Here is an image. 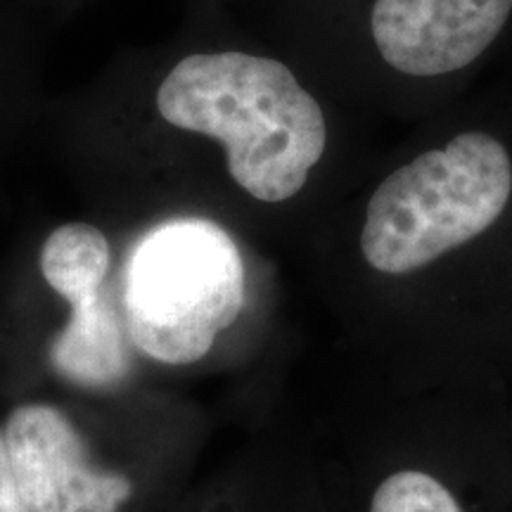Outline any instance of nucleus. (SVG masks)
Segmentation results:
<instances>
[{
	"label": "nucleus",
	"mask_w": 512,
	"mask_h": 512,
	"mask_svg": "<svg viewBox=\"0 0 512 512\" xmlns=\"http://www.w3.org/2000/svg\"><path fill=\"white\" fill-rule=\"evenodd\" d=\"M157 110L183 131L219 140L233 181L268 204L304 188L328 143L320 105L271 57H185L159 86Z\"/></svg>",
	"instance_id": "f257e3e1"
},
{
	"label": "nucleus",
	"mask_w": 512,
	"mask_h": 512,
	"mask_svg": "<svg viewBox=\"0 0 512 512\" xmlns=\"http://www.w3.org/2000/svg\"><path fill=\"white\" fill-rule=\"evenodd\" d=\"M512 195V159L501 140L467 131L403 164L377 185L361 252L375 271L430 266L501 219Z\"/></svg>",
	"instance_id": "f03ea898"
},
{
	"label": "nucleus",
	"mask_w": 512,
	"mask_h": 512,
	"mask_svg": "<svg viewBox=\"0 0 512 512\" xmlns=\"http://www.w3.org/2000/svg\"><path fill=\"white\" fill-rule=\"evenodd\" d=\"M245 306V261L207 219H171L133 245L121 283L128 339L164 366L204 358Z\"/></svg>",
	"instance_id": "7ed1b4c3"
},
{
	"label": "nucleus",
	"mask_w": 512,
	"mask_h": 512,
	"mask_svg": "<svg viewBox=\"0 0 512 512\" xmlns=\"http://www.w3.org/2000/svg\"><path fill=\"white\" fill-rule=\"evenodd\" d=\"M110 266V242L88 223L60 226L41 249L43 278L72 309L50 344V363L76 387H112L131 370L124 311L107 290Z\"/></svg>",
	"instance_id": "20e7f679"
},
{
	"label": "nucleus",
	"mask_w": 512,
	"mask_h": 512,
	"mask_svg": "<svg viewBox=\"0 0 512 512\" xmlns=\"http://www.w3.org/2000/svg\"><path fill=\"white\" fill-rule=\"evenodd\" d=\"M5 446L29 512H119L133 482L91 456L69 415L50 403H22L5 422Z\"/></svg>",
	"instance_id": "39448f33"
},
{
	"label": "nucleus",
	"mask_w": 512,
	"mask_h": 512,
	"mask_svg": "<svg viewBox=\"0 0 512 512\" xmlns=\"http://www.w3.org/2000/svg\"><path fill=\"white\" fill-rule=\"evenodd\" d=\"M512 0H375L370 31L377 53L408 76L470 67L501 36Z\"/></svg>",
	"instance_id": "423d86ee"
},
{
	"label": "nucleus",
	"mask_w": 512,
	"mask_h": 512,
	"mask_svg": "<svg viewBox=\"0 0 512 512\" xmlns=\"http://www.w3.org/2000/svg\"><path fill=\"white\" fill-rule=\"evenodd\" d=\"M370 512H463L456 498L425 472L403 470L377 486Z\"/></svg>",
	"instance_id": "0eeeda50"
},
{
	"label": "nucleus",
	"mask_w": 512,
	"mask_h": 512,
	"mask_svg": "<svg viewBox=\"0 0 512 512\" xmlns=\"http://www.w3.org/2000/svg\"><path fill=\"white\" fill-rule=\"evenodd\" d=\"M0 512H29L27 503L19 494L15 472H12L3 430H0Z\"/></svg>",
	"instance_id": "6e6552de"
}]
</instances>
